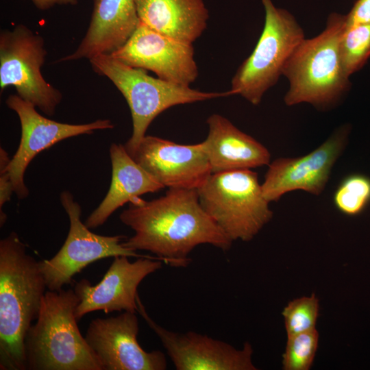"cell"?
<instances>
[{
    "instance_id": "30bf717a",
    "label": "cell",
    "mask_w": 370,
    "mask_h": 370,
    "mask_svg": "<svg viewBox=\"0 0 370 370\" xmlns=\"http://www.w3.org/2000/svg\"><path fill=\"white\" fill-rule=\"evenodd\" d=\"M5 103L10 109L16 113L21 123L20 143L8 166L14 193L21 199L29 195L24 180L25 173L38 153L64 139L82 134H91L96 130H110L114 127L109 119H98L84 124L55 121L39 114L32 103L25 101L18 95H10Z\"/></svg>"
},
{
    "instance_id": "e0dca14e",
    "label": "cell",
    "mask_w": 370,
    "mask_h": 370,
    "mask_svg": "<svg viewBox=\"0 0 370 370\" xmlns=\"http://www.w3.org/2000/svg\"><path fill=\"white\" fill-rule=\"evenodd\" d=\"M139 21L135 0H94L90 21L81 42L58 62L111 54L129 40Z\"/></svg>"
},
{
    "instance_id": "ffe728a7",
    "label": "cell",
    "mask_w": 370,
    "mask_h": 370,
    "mask_svg": "<svg viewBox=\"0 0 370 370\" xmlns=\"http://www.w3.org/2000/svg\"><path fill=\"white\" fill-rule=\"evenodd\" d=\"M139 20L152 29L193 44L207 27L204 0H135Z\"/></svg>"
},
{
    "instance_id": "4fadbf2b",
    "label": "cell",
    "mask_w": 370,
    "mask_h": 370,
    "mask_svg": "<svg viewBox=\"0 0 370 370\" xmlns=\"http://www.w3.org/2000/svg\"><path fill=\"white\" fill-rule=\"evenodd\" d=\"M133 67L149 70L158 77L188 86L198 76L193 44L160 34L139 23L129 40L111 54Z\"/></svg>"
},
{
    "instance_id": "d6986e66",
    "label": "cell",
    "mask_w": 370,
    "mask_h": 370,
    "mask_svg": "<svg viewBox=\"0 0 370 370\" xmlns=\"http://www.w3.org/2000/svg\"><path fill=\"white\" fill-rule=\"evenodd\" d=\"M110 156L112 165L110 188L84 223L90 229L102 225L115 210L126 203L164 188L134 160L122 145L112 143Z\"/></svg>"
},
{
    "instance_id": "484cf974",
    "label": "cell",
    "mask_w": 370,
    "mask_h": 370,
    "mask_svg": "<svg viewBox=\"0 0 370 370\" xmlns=\"http://www.w3.org/2000/svg\"><path fill=\"white\" fill-rule=\"evenodd\" d=\"M346 17L347 26L370 22V0H356Z\"/></svg>"
},
{
    "instance_id": "277c9868",
    "label": "cell",
    "mask_w": 370,
    "mask_h": 370,
    "mask_svg": "<svg viewBox=\"0 0 370 370\" xmlns=\"http://www.w3.org/2000/svg\"><path fill=\"white\" fill-rule=\"evenodd\" d=\"M73 289L47 291L25 338L29 370H103L77 326Z\"/></svg>"
},
{
    "instance_id": "9c48e42d",
    "label": "cell",
    "mask_w": 370,
    "mask_h": 370,
    "mask_svg": "<svg viewBox=\"0 0 370 370\" xmlns=\"http://www.w3.org/2000/svg\"><path fill=\"white\" fill-rule=\"evenodd\" d=\"M61 204L69 219L67 237L57 254L50 259L38 261L47 288L60 291L71 283L75 275L88 264L100 259L125 256L128 257L162 259L142 255L123 245L124 235L103 236L92 232L82 221V208L67 190L60 196Z\"/></svg>"
},
{
    "instance_id": "cb8c5ba5",
    "label": "cell",
    "mask_w": 370,
    "mask_h": 370,
    "mask_svg": "<svg viewBox=\"0 0 370 370\" xmlns=\"http://www.w3.org/2000/svg\"><path fill=\"white\" fill-rule=\"evenodd\" d=\"M319 311V299L314 294L290 301L282 311L287 336L316 329Z\"/></svg>"
},
{
    "instance_id": "9a60e30c",
    "label": "cell",
    "mask_w": 370,
    "mask_h": 370,
    "mask_svg": "<svg viewBox=\"0 0 370 370\" xmlns=\"http://www.w3.org/2000/svg\"><path fill=\"white\" fill-rule=\"evenodd\" d=\"M128 256H117L101 280L92 285L82 279L74 286L79 302L75 315L77 321L88 313L103 310L108 314L114 311L138 312L137 288L149 275L161 269L162 261L138 258L130 262Z\"/></svg>"
},
{
    "instance_id": "7402d4cb",
    "label": "cell",
    "mask_w": 370,
    "mask_h": 370,
    "mask_svg": "<svg viewBox=\"0 0 370 370\" xmlns=\"http://www.w3.org/2000/svg\"><path fill=\"white\" fill-rule=\"evenodd\" d=\"M334 203L345 214L354 216L361 213L370 203V178L362 174L347 176L334 193Z\"/></svg>"
},
{
    "instance_id": "7c38bea8",
    "label": "cell",
    "mask_w": 370,
    "mask_h": 370,
    "mask_svg": "<svg viewBox=\"0 0 370 370\" xmlns=\"http://www.w3.org/2000/svg\"><path fill=\"white\" fill-rule=\"evenodd\" d=\"M138 312L160 338L177 370H256L253 349L246 342L241 349L223 341L188 331L172 332L156 323L148 314L139 296Z\"/></svg>"
},
{
    "instance_id": "d4e9b609",
    "label": "cell",
    "mask_w": 370,
    "mask_h": 370,
    "mask_svg": "<svg viewBox=\"0 0 370 370\" xmlns=\"http://www.w3.org/2000/svg\"><path fill=\"white\" fill-rule=\"evenodd\" d=\"M10 158L8 152L0 148V225L2 227L6 220L7 215L3 212L4 204L10 200L14 187L8 169Z\"/></svg>"
},
{
    "instance_id": "4316f807",
    "label": "cell",
    "mask_w": 370,
    "mask_h": 370,
    "mask_svg": "<svg viewBox=\"0 0 370 370\" xmlns=\"http://www.w3.org/2000/svg\"><path fill=\"white\" fill-rule=\"evenodd\" d=\"M40 10H47L56 5H75L77 0H31Z\"/></svg>"
},
{
    "instance_id": "5bb4252c",
    "label": "cell",
    "mask_w": 370,
    "mask_h": 370,
    "mask_svg": "<svg viewBox=\"0 0 370 370\" xmlns=\"http://www.w3.org/2000/svg\"><path fill=\"white\" fill-rule=\"evenodd\" d=\"M136 313L123 311L116 317L90 323L85 338L103 370H164L166 359L160 350L147 352L139 345Z\"/></svg>"
},
{
    "instance_id": "7a4b0ae2",
    "label": "cell",
    "mask_w": 370,
    "mask_h": 370,
    "mask_svg": "<svg viewBox=\"0 0 370 370\" xmlns=\"http://www.w3.org/2000/svg\"><path fill=\"white\" fill-rule=\"evenodd\" d=\"M47 288L38 261L15 232L0 241V369L27 370L25 338Z\"/></svg>"
},
{
    "instance_id": "2e32d148",
    "label": "cell",
    "mask_w": 370,
    "mask_h": 370,
    "mask_svg": "<svg viewBox=\"0 0 370 370\" xmlns=\"http://www.w3.org/2000/svg\"><path fill=\"white\" fill-rule=\"evenodd\" d=\"M164 187L198 189L212 174L204 146L145 136L131 156Z\"/></svg>"
},
{
    "instance_id": "52a82bcc",
    "label": "cell",
    "mask_w": 370,
    "mask_h": 370,
    "mask_svg": "<svg viewBox=\"0 0 370 370\" xmlns=\"http://www.w3.org/2000/svg\"><path fill=\"white\" fill-rule=\"evenodd\" d=\"M264 28L251 55L238 67L231 82V95H239L254 106L282 75L288 58L305 38L304 30L287 10L271 0H262Z\"/></svg>"
},
{
    "instance_id": "6da1fadb",
    "label": "cell",
    "mask_w": 370,
    "mask_h": 370,
    "mask_svg": "<svg viewBox=\"0 0 370 370\" xmlns=\"http://www.w3.org/2000/svg\"><path fill=\"white\" fill-rule=\"evenodd\" d=\"M119 218L134 232L125 247L148 251L175 267H187L188 255L201 244L225 251L233 242L202 208L197 189L170 188L156 199L138 197Z\"/></svg>"
},
{
    "instance_id": "603a6c76",
    "label": "cell",
    "mask_w": 370,
    "mask_h": 370,
    "mask_svg": "<svg viewBox=\"0 0 370 370\" xmlns=\"http://www.w3.org/2000/svg\"><path fill=\"white\" fill-rule=\"evenodd\" d=\"M319 333L316 329L287 336L283 354L285 370H308L312 365L318 348Z\"/></svg>"
},
{
    "instance_id": "ac0fdd59",
    "label": "cell",
    "mask_w": 370,
    "mask_h": 370,
    "mask_svg": "<svg viewBox=\"0 0 370 370\" xmlns=\"http://www.w3.org/2000/svg\"><path fill=\"white\" fill-rule=\"evenodd\" d=\"M206 123L209 132L203 143L212 173L251 169L270 164L269 150L225 117L212 114Z\"/></svg>"
},
{
    "instance_id": "8992f818",
    "label": "cell",
    "mask_w": 370,
    "mask_h": 370,
    "mask_svg": "<svg viewBox=\"0 0 370 370\" xmlns=\"http://www.w3.org/2000/svg\"><path fill=\"white\" fill-rule=\"evenodd\" d=\"M197 191L202 208L232 241H250L272 218L251 169L212 173Z\"/></svg>"
},
{
    "instance_id": "ba28073f",
    "label": "cell",
    "mask_w": 370,
    "mask_h": 370,
    "mask_svg": "<svg viewBox=\"0 0 370 370\" xmlns=\"http://www.w3.org/2000/svg\"><path fill=\"white\" fill-rule=\"evenodd\" d=\"M47 53L43 38L24 25L1 32V91L13 86L21 98L53 116L62 95L42 76Z\"/></svg>"
},
{
    "instance_id": "44dd1931",
    "label": "cell",
    "mask_w": 370,
    "mask_h": 370,
    "mask_svg": "<svg viewBox=\"0 0 370 370\" xmlns=\"http://www.w3.org/2000/svg\"><path fill=\"white\" fill-rule=\"evenodd\" d=\"M340 52L349 77L361 69L370 58V22L346 25L340 40Z\"/></svg>"
},
{
    "instance_id": "3957f363",
    "label": "cell",
    "mask_w": 370,
    "mask_h": 370,
    "mask_svg": "<svg viewBox=\"0 0 370 370\" xmlns=\"http://www.w3.org/2000/svg\"><path fill=\"white\" fill-rule=\"evenodd\" d=\"M346 25V15L332 13L323 31L304 38L295 48L282 73L289 84L284 97L286 106L307 103L317 109L328 110L349 90V77L340 52Z\"/></svg>"
},
{
    "instance_id": "5b68a950",
    "label": "cell",
    "mask_w": 370,
    "mask_h": 370,
    "mask_svg": "<svg viewBox=\"0 0 370 370\" xmlns=\"http://www.w3.org/2000/svg\"><path fill=\"white\" fill-rule=\"evenodd\" d=\"M89 62L93 71L108 77L127 101L133 131L124 147L130 156L146 136L151 123L164 110L177 105L231 95L229 90L204 92L153 77L148 75L147 70L129 66L110 54L97 56Z\"/></svg>"
},
{
    "instance_id": "8fae6325",
    "label": "cell",
    "mask_w": 370,
    "mask_h": 370,
    "mask_svg": "<svg viewBox=\"0 0 370 370\" xmlns=\"http://www.w3.org/2000/svg\"><path fill=\"white\" fill-rule=\"evenodd\" d=\"M349 132V125H343L307 155L279 158L269 164L261 184L267 201H277L283 195L298 190L319 195L329 180L334 164L347 145Z\"/></svg>"
}]
</instances>
